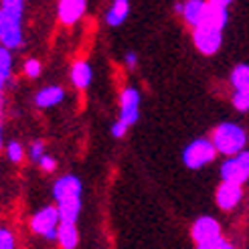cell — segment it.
Returning <instances> with one entry per match:
<instances>
[{
  "label": "cell",
  "mask_w": 249,
  "mask_h": 249,
  "mask_svg": "<svg viewBox=\"0 0 249 249\" xmlns=\"http://www.w3.org/2000/svg\"><path fill=\"white\" fill-rule=\"evenodd\" d=\"M24 10L22 0L0 2V45L10 53L24 45Z\"/></svg>",
  "instance_id": "obj_2"
},
{
  "label": "cell",
  "mask_w": 249,
  "mask_h": 249,
  "mask_svg": "<svg viewBox=\"0 0 249 249\" xmlns=\"http://www.w3.org/2000/svg\"><path fill=\"white\" fill-rule=\"evenodd\" d=\"M85 12H87L85 0H61V2L57 4L59 22L65 24V27H73L75 22H79Z\"/></svg>",
  "instance_id": "obj_12"
},
{
  "label": "cell",
  "mask_w": 249,
  "mask_h": 249,
  "mask_svg": "<svg viewBox=\"0 0 249 249\" xmlns=\"http://www.w3.org/2000/svg\"><path fill=\"white\" fill-rule=\"evenodd\" d=\"M229 6H231L229 0H207L201 22H198L196 27L225 31L227 22H229Z\"/></svg>",
  "instance_id": "obj_8"
},
{
  "label": "cell",
  "mask_w": 249,
  "mask_h": 249,
  "mask_svg": "<svg viewBox=\"0 0 249 249\" xmlns=\"http://www.w3.org/2000/svg\"><path fill=\"white\" fill-rule=\"evenodd\" d=\"M65 99V89L61 85H45V87H41L39 91L35 93V97H33V102H35V106L36 107H41V109H49V107H55V106H59L61 102Z\"/></svg>",
  "instance_id": "obj_13"
},
{
  "label": "cell",
  "mask_w": 249,
  "mask_h": 249,
  "mask_svg": "<svg viewBox=\"0 0 249 249\" xmlns=\"http://www.w3.org/2000/svg\"><path fill=\"white\" fill-rule=\"evenodd\" d=\"M45 154H47V150H45V142L43 140H36V142H33L29 146V158L33 160V162H39Z\"/></svg>",
  "instance_id": "obj_24"
},
{
  "label": "cell",
  "mask_w": 249,
  "mask_h": 249,
  "mask_svg": "<svg viewBox=\"0 0 249 249\" xmlns=\"http://www.w3.org/2000/svg\"><path fill=\"white\" fill-rule=\"evenodd\" d=\"M41 71H43V65H41V61H39V59L31 57V59L24 61V65H22V73H24V75H27L29 79H36V77L41 75Z\"/></svg>",
  "instance_id": "obj_22"
},
{
  "label": "cell",
  "mask_w": 249,
  "mask_h": 249,
  "mask_svg": "<svg viewBox=\"0 0 249 249\" xmlns=\"http://www.w3.org/2000/svg\"><path fill=\"white\" fill-rule=\"evenodd\" d=\"M55 241L61 249H77L79 245V229L77 223H59Z\"/></svg>",
  "instance_id": "obj_15"
},
{
  "label": "cell",
  "mask_w": 249,
  "mask_h": 249,
  "mask_svg": "<svg viewBox=\"0 0 249 249\" xmlns=\"http://www.w3.org/2000/svg\"><path fill=\"white\" fill-rule=\"evenodd\" d=\"M6 83H8V79H4V77H0V95H2V91H4V87H6Z\"/></svg>",
  "instance_id": "obj_30"
},
{
  "label": "cell",
  "mask_w": 249,
  "mask_h": 249,
  "mask_svg": "<svg viewBox=\"0 0 249 249\" xmlns=\"http://www.w3.org/2000/svg\"><path fill=\"white\" fill-rule=\"evenodd\" d=\"M4 152H6L10 162H15V164H20L24 160V156H27V150H24V146L18 140H10L4 148Z\"/></svg>",
  "instance_id": "obj_19"
},
{
  "label": "cell",
  "mask_w": 249,
  "mask_h": 249,
  "mask_svg": "<svg viewBox=\"0 0 249 249\" xmlns=\"http://www.w3.org/2000/svg\"><path fill=\"white\" fill-rule=\"evenodd\" d=\"M205 2L207 0H186L182 2V20L189 24L191 29H195L198 22H201L203 17V10H205Z\"/></svg>",
  "instance_id": "obj_17"
},
{
  "label": "cell",
  "mask_w": 249,
  "mask_h": 249,
  "mask_svg": "<svg viewBox=\"0 0 249 249\" xmlns=\"http://www.w3.org/2000/svg\"><path fill=\"white\" fill-rule=\"evenodd\" d=\"M221 249H235V245H233L231 241H227V239H225V243L221 245Z\"/></svg>",
  "instance_id": "obj_32"
},
{
  "label": "cell",
  "mask_w": 249,
  "mask_h": 249,
  "mask_svg": "<svg viewBox=\"0 0 249 249\" xmlns=\"http://www.w3.org/2000/svg\"><path fill=\"white\" fill-rule=\"evenodd\" d=\"M221 182L243 186L249 180V150H243L231 158H225L219 168Z\"/></svg>",
  "instance_id": "obj_5"
},
{
  "label": "cell",
  "mask_w": 249,
  "mask_h": 249,
  "mask_svg": "<svg viewBox=\"0 0 249 249\" xmlns=\"http://www.w3.org/2000/svg\"><path fill=\"white\" fill-rule=\"evenodd\" d=\"M174 12H177L178 17L182 15V2H177V4H174Z\"/></svg>",
  "instance_id": "obj_31"
},
{
  "label": "cell",
  "mask_w": 249,
  "mask_h": 249,
  "mask_svg": "<svg viewBox=\"0 0 249 249\" xmlns=\"http://www.w3.org/2000/svg\"><path fill=\"white\" fill-rule=\"evenodd\" d=\"M59 213H57V207L55 205H45L39 211H35L33 217H31V231L39 237L47 239V241H53L55 235H57V227H59Z\"/></svg>",
  "instance_id": "obj_6"
},
{
  "label": "cell",
  "mask_w": 249,
  "mask_h": 249,
  "mask_svg": "<svg viewBox=\"0 0 249 249\" xmlns=\"http://www.w3.org/2000/svg\"><path fill=\"white\" fill-rule=\"evenodd\" d=\"M191 237H193L195 245H201V243H207V241L219 239V237H223L221 223L215 217H211V215L198 217V219H195L193 227H191Z\"/></svg>",
  "instance_id": "obj_10"
},
{
  "label": "cell",
  "mask_w": 249,
  "mask_h": 249,
  "mask_svg": "<svg viewBox=\"0 0 249 249\" xmlns=\"http://www.w3.org/2000/svg\"><path fill=\"white\" fill-rule=\"evenodd\" d=\"M12 65H15V61H12V53L0 45V77H4V79L10 81V77H12Z\"/></svg>",
  "instance_id": "obj_20"
},
{
  "label": "cell",
  "mask_w": 249,
  "mask_h": 249,
  "mask_svg": "<svg viewBox=\"0 0 249 249\" xmlns=\"http://www.w3.org/2000/svg\"><path fill=\"white\" fill-rule=\"evenodd\" d=\"M215 201H217V207L221 211L231 213V211H235L243 201V186L221 182L217 186V191H215Z\"/></svg>",
  "instance_id": "obj_11"
},
{
  "label": "cell",
  "mask_w": 249,
  "mask_h": 249,
  "mask_svg": "<svg viewBox=\"0 0 249 249\" xmlns=\"http://www.w3.org/2000/svg\"><path fill=\"white\" fill-rule=\"evenodd\" d=\"M36 164H39V168H41L43 172H53V170L57 168V158L51 156V154H45Z\"/></svg>",
  "instance_id": "obj_25"
},
{
  "label": "cell",
  "mask_w": 249,
  "mask_h": 249,
  "mask_svg": "<svg viewBox=\"0 0 249 249\" xmlns=\"http://www.w3.org/2000/svg\"><path fill=\"white\" fill-rule=\"evenodd\" d=\"M0 249H17V237L12 229L8 227H0Z\"/></svg>",
  "instance_id": "obj_23"
},
{
  "label": "cell",
  "mask_w": 249,
  "mask_h": 249,
  "mask_svg": "<svg viewBox=\"0 0 249 249\" xmlns=\"http://www.w3.org/2000/svg\"><path fill=\"white\" fill-rule=\"evenodd\" d=\"M229 83H231V87H233V91L247 87V85H249V65H247V63L235 65L233 71H231V75H229Z\"/></svg>",
  "instance_id": "obj_18"
},
{
  "label": "cell",
  "mask_w": 249,
  "mask_h": 249,
  "mask_svg": "<svg viewBox=\"0 0 249 249\" xmlns=\"http://www.w3.org/2000/svg\"><path fill=\"white\" fill-rule=\"evenodd\" d=\"M231 104H233V107L237 111H249V85L243 87V89L233 91Z\"/></svg>",
  "instance_id": "obj_21"
},
{
  "label": "cell",
  "mask_w": 249,
  "mask_h": 249,
  "mask_svg": "<svg viewBox=\"0 0 249 249\" xmlns=\"http://www.w3.org/2000/svg\"><path fill=\"white\" fill-rule=\"evenodd\" d=\"M124 63H126L128 69H136L138 67V55H136L134 51H128L126 55H124Z\"/></svg>",
  "instance_id": "obj_27"
},
{
  "label": "cell",
  "mask_w": 249,
  "mask_h": 249,
  "mask_svg": "<svg viewBox=\"0 0 249 249\" xmlns=\"http://www.w3.org/2000/svg\"><path fill=\"white\" fill-rule=\"evenodd\" d=\"M2 111H4V106H2V95H0V150L4 146V126H2Z\"/></svg>",
  "instance_id": "obj_29"
},
{
  "label": "cell",
  "mask_w": 249,
  "mask_h": 249,
  "mask_svg": "<svg viewBox=\"0 0 249 249\" xmlns=\"http://www.w3.org/2000/svg\"><path fill=\"white\" fill-rule=\"evenodd\" d=\"M140 104H142V95H140L138 87L126 85L120 91V118H118V122L124 124L128 130L140 118Z\"/></svg>",
  "instance_id": "obj_7"
},
{
  "label": "cell",
  "mask_w": 249,
  "mask_h": 249,
  "mask_svg": "<svg viewBox=\"0 0 249 249\" xmlns=\"http://www.w3.org/2000/svg\"><path fill=\"white\" fill-rule=\"evenodd\" d=\"M211 142L215 146V152L231 158L235 154H239L243 150H247V130L243 126L235 122H221L213 128V134H211Z\"/></svg>",
  "instance_id": "obj_3"
},
{
  "label": "cell",
  "mask_w": 249,
  "mask_h": 249,
  "mask_svg": "<svg viewBox=\"0 0 249 249\" xmlns=\"http://www.w3.org/2000/svg\"><path fill=\"white\" fill-rule=\"evenodd\" d=\"M223 243H225V237H219V239H213V241H207V243L196 245V249H221Z\"/></svg>",
  "instance_id": "obj_28"
},
{
  "label": "cell",
  "mask_w": 249,
  "mask_h": 249,
  "mask_svg": "<svg viewBox=\"0 0 249 249\" xmlns=\"http://www.w3.org/2000/svg\"><path fill=\"white\" fill-rule=\"evenodd\" d=\"M93 81V67L87 59H77L71 65V83L75 85V89L85 91Z\"/></svg>",
  "instance_id": "obj_14"
},
{
  "label": "cell",
  "mask_w": 249,
  "mask_h": 249,
  "mask_svg": "<svg viewBox=\"0 0 249 249\" xmlns=\"http://www.w3.org/2000/svg\"><path fill=\"white\" fill-rule=\"evenodd\" d=\"M61 223H77L83 209V182L75 174H63L53 184L51 191Z\"/></svg>",
  "instance_id": "obj_1"
},
{
  "label": "cell",
  "mask_w": 249,
  "mask_h": 249,
  "mask_svg": "<svg viewBox=\"0 0 249 249\" xmlns=\"http://www.w3.org/2000/svg\"><path fill=\"white\" fill-rule=\"evenodd\" d=\"M128 17H130V2L128 0H116L106 10V24L107 27H120V24L126 22Z\"/></svg>",
  "instance_id": "obj_16"
},
{
  "label": "cell",
  "mask_w": 249,
  "mask_h": 249,
  "mask_svg": "<svg viewBox=\"0 0 249 249\" xmlns=\"http://www.w3.org/2000/svg\"><path fill=\"white\" fill-rule=\"evenodd\" d=\"M126 134H128V128L124 126V124H120L118 120L111 124V136H114V138H124Z\"/></svg>",
  "instance_id": "obj_26"
},
{
  "label": "cell",
  "mask_w": 249,
  "mask_h": 249,
  "mask_svg": "<svg viewBox=\"0 0 249 249\" xmlns=\"http://www.w3.org/2000/svg\"><path fill=\"white\" fill-rule=\"evenodd\" d=\"M193 43L201 55L211 57V55L219 53V49L223 45V31L207 29V27H195L193 29Z\"/></svg>",
  "instance_id": "obj_9"
},
{
  "label": "cell",
  "mask_w": 249,
  "mask_h": 249,
  "mask_svg": "<svg viewBox=\"0 0 249 249\" xmlns=\"http://www.w3.org/2000/svg\"><path fill=\"white\" fill-rule=\"evenodd\" d=\"M217 158L215 146L209 138H195L182 150V164L189 170H201Z\"/></svg>",
  "instance_id": "obj_4"
}]
</instances>
